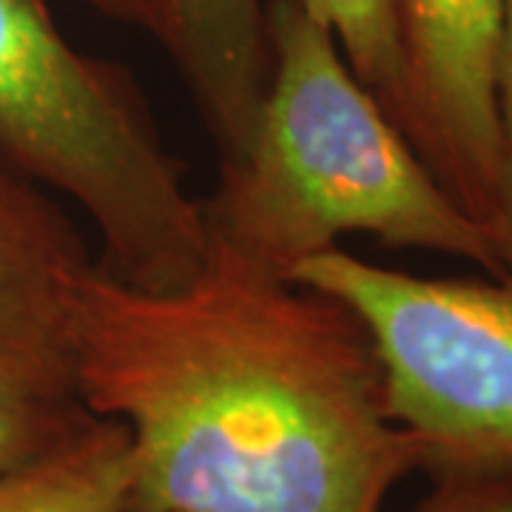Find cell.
I'll list each match as a JSON object with an SVG mask.
<instances>
[{
  "label": "cell",
  "instance_id": "277c9868",
  "mask_svg": "<svg viewBox=\"0 0 512 512\" xmlns=\"http://www.w3.org/2000/svg\"><path fill=\"white\" fill-rule=\"evenodd\" d=\"M291 282L362 322L387 413L419 444L424 473L512 467V276L430 279L333 248Z\"/></svg>",
  "mask_w": 512,
  "mask_h": 512
},
{
  "label": "cell",
  "instance_id": "7a4b0ae2",
  "mask_svg": "<svg viewBox=\"0 0 512 512\" xmlns=\"http://www.w3.org/2000/svg\"><path fill=\"white\" fill-rule=\"evenodd\" d=\"M268 35L271 80L254 134L200 200L205 259L291 279L336 239L370 234L504 279L487 228L421 163L328 29L299 0H268Z\"/></svg>",
  "mask_w": 512,
  "mask_h": 512
},
{
  "label": "cell",
  "instance_id": "8992f818",
  "mask_svg": "<svg viewBox=\"0 0 512 512\" xmlns=\"http://www.w3.org/2000/svg\"><path fill=\"white\" fill-rule=\"evenodd\" d=\"M92 254L55 197L0 168V376L40 399L80 404L74 296Z\"/></svg>",
  "mask_w": 512,
  "mask_h": 512
},
{
  "label": "cell",
  "instance_id": "7c38bea8",
  "mask_svg": "<svg viewBox=\"0 0 512 512\" xmlns=\"http://www.w3.org/2000/svg\"><path fill=\"white\" fill-rule=\"evenodd\" d=\"M430 490L402 512H512V467L430 473Z\"/></svg>",
  "mask_w": 512,
  "mask_h": 512
},
{
  "label": "cell",
  "instance_id": "9c48e42d",
  "mask_svg": "<svg viewBox=\"0 0 512 512\" xmlns=\"http://www.w3.org/2000/svg\"><path fill=\"white\" fill-rule=\"evenodd\" d=\"M322 29H328L339 52L376 97L393 126L410 134V97L404 72L402 37L396 0H299Z\"/></svg>",
  "mask_w": 512,
  "mask_h": 512
},
{
  "label": "cell",
  "instance_id": "8fae6325",
  "mask_svg": "<svg viewBox=\"0 0 512 512\" xmlns=\"http://www.w3.org/2000/svg\"><path fill=\"white\" fill-rule=\"evenodd\" d=\"M495 123H498V177H495L490 239L504 276H512V0H504L501 40L495 57Z\"/></svg>",
  "mask_w": 512,
  "mask_h": 512
},
{
  "label": "cell",
  "instance_id": "5b68a950",
  "mask_svg": "<svg viewBox=\"0 0 512 512\" xmlns=\"http://www.w3.org/2000/svg\"><path fill=\"white\" fill-rule=\"evenodd\" d=\"M504 0H396L410 146L490 234L498 177L495 57Z\"/></svg>",
  "mask_w": 512,
  "mask_h": 512
},
{
  "label": "cell",
  "instance_id": "6da1fadb",
  "mask_svg": "<svg viewBox=\"0 0 512 512\" xmlns=\"http://www.w3.org/2000/svg\"><path fill=\"white\" fill-rule=\"evenodd\" d=\"M72 370L80 404L126 427L140 512H382L421 470L362 322L291 279L205 259L146 291L94 262Z\"/></svg>",
  "mask_w": 512,
  "mask_h": 512
},
{
  "label": "cell",
  "instance_id": "30bf717a",
  "mask_svg": "<svg viewBox=\"0 0 512 512\" xmlns=\"http://www.w3.org/2000/svg\"><path fill=\"white\" fill-rule=\"evenodd\" d=\"M92 419L83 404L40 399L0 376V476L52 453Z\"/></svg>",
  "mask_w": 512,
  "mask_h": 512
},
{
  "label": "cell",
  "instance_id": "3957f363",
  "mask_svg": "<svg viewBox=\"0 0 512 512\" xmlns=\"http://www.w3.org/2000/svg\"><path fill=\"white\" fill-rule=\"evenodd\" d=\"M0 168L72 202L120 282L165 291L205 265L200 200L146 94L69 43L46 0H0Z\"/></svg>",
  "mask_w": 512,
  "mask_h": 512
},
{
  "label": "cell",
  "instance_id": "52a82bcc",
  "mask_svg": "<svg viewBox=\"0 0 512 512\" xmlns=\"http://www.w3.org/2000/svg\"><path fill=\"white\" fill-rule=\"evenodd\" d=\"M140 29L183 80L222 163L248 148L271 80L268 0H83Z\"/></svg>",
  "mask_w": 512,
  "mask_h": 512
},
{
  "label": "cell",
  "instance_id": "ba28073f",
  "mask_svg": "<svg viewBox=\"0 0 512 512\" xmlns=\"http://www.w3.org/2000/svg\"><path fill=\"white\" fill-rule=\"evenodd\" d=\"M0 512H140L126 427L94 416L52 453L0 476Z\"/></svg>",
  "mask_w": 512,
  "mask_h": 512
}]
</instances>
